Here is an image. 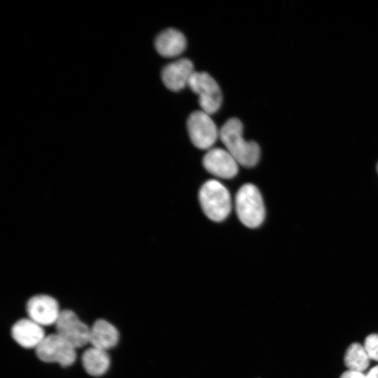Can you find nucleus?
Returning a JSON list of instances; mask_svg holds the SVG:
<instances>
[{"mask_svg":"<svg viewBox=\"0 0 378 378\" xmlns=\"http://www.w3.org/2000/svg\"><path fill=\"white\" fill-rule=\"evenodd\" d=\"M243 125L237 118L227 120L219 130V138L238 164L245 167L255 166L260 158L258 144L243 138Z\"/></svg>","mask_w":378,"mask_h":378,"instance_id":"nucleus-1","label":"nucleus"},{"mask_svg":"<svg viewBox=\"0 0 378 378\" xmlns=\"http://www.w3.org/2000/svg\"><path fill=\"white\" fill-rule=\"evenodd\" d=\"M199 200L205 215L215 222L225 220L232 209L228 190L216 180L207 181L202 186Z\"/></svg>","mask_w":378,"mask_h":378,"instance_id":"nucleus-2","label":"nucleus"},{"mask_svg":"<svg viewBox=\"0 0 378 378\" xmlns=\"http://www.w3.org/2000/svg\"><path fill=\"white\" fill-rule=\"evenodd\" d=\"M235 209L239 220L245 226L255 228L262 223L265 209L262 195L255 186L246 183L239 189L235 197Z\"/></svg>","mask_w":378,"mask_h":378,"instance_id":"nucleus-3","label":"nucleus"},{"mask_svg":"<svg viewBox=\"0 0 378 378\" xmlns=\"http://www.w3.org/2000/svg\"><path fill=\"white\" fill-rule=\"evenodd\" d=\"M188 85L199 95L198 102L202 111L211 115L220 108L222 92L218 84L208 73L194 71Z\"/></svg>","mask_w":378,"mask_h":378,"instance_id":"nucleus-4","label":"nucleus"},{"mask_svg":"<svg viewBox=\"0 0 378 378\" xmlns=\"http://www.w3.org/2000/svg\"><path fill=\"white\" fill-rule=\"evenodd\" d=\"M36 354L43 362H56L62 367L71 365L76 358V349L57 333L46 336Z\"/></svg>","mask_w":378,"mask_h":378,"instance_id":"nucleus-5","label":"nucleus"},{"mask_svg":"<svg viewBox=\"0 0 378 378\" xmlns=\"http://www.w3.org/2000/svg\"><path fill=\"white\" fill-rule=\"evenodd\" d=\"M187 130L192 143L200 149H209L219 137V131L209 115L193 111L187 120Z\"/></svg>","mask_w":378,"mask_h":378,"instance_id":"nucleus-6","label":"nucleus"},{"mask_svg":"<svg viewBox=\"0 0 378 378\" xmlns=\"http://www.w3.org/2000/svg\"><path fill=\"white\" fill-rule=\"evenodd\" d=\"M55 328L57 334L75 349L90 342V328L71 310L65 309L60 312Z\"/></svg>","mask_w":378,"mask_h":378,"instance_id":"nucleus-7","label":"nucleus"},{"mask_svg":"<svg viewBox=\"0 0 378 378\" xmlns=\"http://www.w3.org/2000/svg\"><path fill=\"white\" fill-rule=\"evenodd\" d=\"M26 309L29 318L40 326L55 323L61 312L57 300L46 295L31 297L27 303Z\"/></svg>","mask_w":378,"mask_h":378,"instance_id":"nucleus-8","label":"nucleus"},{"mask_svg":"<svg viewBox=\"0 0 378 378\" xmlns=\"http://www.w3.org/2000/svg\"><path fill=\"white\" fill-rule=\"evenodd\" d=\"M202 163L207 172L221 178L229 179L238 172V162L227 150L210 149L204 156Z\"/></svg>","mask_w":378,"mask_h":378,"instance_id":"nucleus-9","label":"nucleus"},{"mask_svg":"<svg viewBox=\"0 0 378 378\" xmlns=\"http://www.w3.org/2000/svg\"><path fill=\"white\" fill-rule=\"evenodd\" d=\"M194 71L192 62L189 59L181 58L162 69V80L169 90L177 92L188 85Z\"/></svg>","mask_w":378,"mask_h":378,"instance_id":"nucleus-10","label":"nucleus"},{"mask_svg":"<svg viewBox=\"0 0 378 378\" xmlns=\"http://www.w3.org/2000/svg\"><path fill=\"white\" fill-rule=\"evenodd\" d=\"M11 335L21 346L36 348L45 338L41 326L30 318H22L14 323Z\"/></svg>","mask_w":378,"mask_h":378,"instance_id":"nucleus-11","label":"nucleus"},{"mask_svg":"<svg viewBox=\"0 0 378 378\" xmlns=\"http://www.w3.org/2000/svg\"><path fill=\"white\" fill-rule=\"evenodd\" d=\"M154 44L160 55L165 57H174L184 51L186 47V39L180 31L168 28L158 34Z\"/></svg>","mask_w":378,"mask_h":378,"instance_id":"nucleus-12","label":"nucleus"},{"mask_svg":"<svg viewBox=\"0 0 378 378\" xmlns=\"http://www.w3.org/2000/svg\"><path fill=\"white\" fill-rule=\"evenodd\" d=\"M118 340L116 328L104 319L97 320L90 328V342L93 347L106 351L114 347Z\"/></svg>","mask_w":378,"mask_h":378,"instance_id":"nucleus-13","label":"nucleus"},{"mask_svg":"<svg viewBox=\"0 0 378 378\" xmlns=\"http://www.w3.org/2000/svg\"><path fill=\"white\" fill-rule=\"evenodd\" d=\"M82 363L90 375L99 377L108 370L110 358L106 351L92 346L83 352Z\"/></svg>","mask_w":378,"mask_h":378,"instance_id":"nucleus-14","label":"nucleus"},{"mask_svg":"<svg viewBox=\"0 0 378 378\" xmlns=\"http://www.w3.org/2000/svg\"><path fill=\"white\" fill-rule=\"evenodd\" d=\"M370 359L364 346L355 342L347 348L344 360L349 370L363 372L368 368Z\"/></svg>","mask_w":378,"mask_h":378,"instance_id":"nucleus-15","label":"nucleus"},{"mask_svg":"<svg viewBox=\"0 0 378 378\" xmlns=\"http://www.w3.org/2000/svg\"><path fill=\"white\" fill-rule=\"evenodd\" d=\"M363 346L369 358L378 361V335L371 334L366 337Z\"/></svg>","mask_w":378,"mask_h":378,"instance_id":"nucleus-16","label":"nucleus"},{"mask_svg":"<svg viewBox=\"0 0 378 378\" xmlns=\"http://www.w3.org/2000/svg\"><path fill=\"white\" fill-rule=\"evenodd\" d=\"M340 378H367V377L363 372L349 370L342 373Z\"/></svg>","mask_w":378,"mask_h":378,"instance_id":"nucleus-17","label":"nucleus"},{"mask_svg":"<svg viewBox=\"0 0 378 378\" xmlns=\"http://www.w3.org/2000/svg\"><path fill=\"white\" fill-rule=\"evenodd\" d=\"M367 378H378V365L371 368L366 374Z\"/></svg>","mask_w":378,"mask_h":378,"instance_id":"nucleus-18","label":"nucleus"},{"mask_svg":"<svg viewBox=\"0 0 378 378\" xmlns=\"http://www.w3.org/2000/svg\"><path fill=\"white\" fill-rule=\"evenodd\" d=\"M377 172H378V164H377Z\"/></svg>","mask_w":378,"mask_h":378,"instance_id":"nucleus-19","label":"nucleus"}]
</instances>
